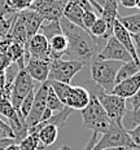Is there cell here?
Masks as SVG:
<instances>
[{
    "label": "cell",
    "mask_w": 140,
    "mask_h": 150,
    "mask_svg": "<svg viewBox=\"0 0 140 150\" xmlns=\"http://www.w3.org/2000/svg\"><path fill=\"white\" fill-rule=\"evenodd\" d=\"M60 25L62 34L68 39V49L65 56H68L69 60L80 61L85 65L91 64V61L97 57V40L87 30L69 22L64 17L60 18Z\"/></svg>",
    "instance_id": "cell-1"
},
{
    "label": "cell",
    "mask_w": 140,
    "mask_h": 150,
    "mask_svg": "<svg viewBox=\"0 0 140 150\" xmlns=\"http://www.w3.org/2000/svg\"><path fill=\"white\" fill-rule=\"evenodd\" d=\"M90 93L96 96V98L99 100L100 105L107 112L108 118L112 122H117V123L122 124V118L124 112L127 110V102L126 98L119 97L113 93H107L104 89H101L97 84L95 83H88V86L85 87Z\"/></svg>",
    "instance_id": "cell-2"
},
{
    "label": "cell",
    "mask_w": 140,
    "mask_h": 150,
    "mask_svg": "<svg viewBox=\"0 0 140 150\" xmlns=\"http://www.w3.org/2000/svg\"><path fill=\"white\" fill-rule=\"evenodd\" d=\"M91 79L107 93H110L116 86V75L122 62L95 58L91 61Z\"/></svg>",
    "instance_id": "cell-3"
},
{
    "label": "cell",
    "mask_w": 140,
    "mask_h": 150,
    "mask_svg": "<svg viewBox=\"0 0 140 150\" xmlns=\"http://www.w3.org/2000/svg\"><path fill=\"white\" fill-rule=\"evenodd\" d=\"M83 119V127L91 129L92 132H96L99 135H102L107 132V129L110 126V119L108 118L107 112L100 105L99 100L96 98L95 95L90 93V102L85 109L80 110Z\"/></svg>",
    "instance_id": "cell-4"
},
{
    "label": "cell",
    "mask_w": 140,
    "mask_h": 150,
    "mask_svg": "<svg viewBox=\"0 0 140 150\" xmlns=\"http://www.w3.org/2000/svg\"><path fill=\"white\" fill-rule=\"evenodd\" d=\"M135 146L136 145L132 142L129 132L124 129L122 124L110 122L107 132L102 133L92 150H102L107 148H135Z\"/></svg>",
    "instance_id": "cell-5"
},
{
    "label": "cell",
    "mask_w": 140,
    "mask_h": 150,
    "mask_svg": "<svg viewBox=\"0 0 140 150\" xmlns=\"http://www.w3.org/2000/svg\"><path fill=\"white\" fill-rule=\"evenodd\" d=\"M85 64L75 60H58L51 61V67H49V74L47 80H56V82L70 84L73 78L83 69Z\"/></svg>",
    "instance_id": "cell-6"
},
{
    "label": "cell",
    "mask_w": 140,
    "mask_h": 150,
    "mask_svg": "<svg viewBox=\"0 0 140 150\" xmlns=\"http://www.w3.org/2000/svg\"><path fill=\"white\" fill-rule=\"evenodd\" d=\"M34 89V80L26 71V69L20 67L17 70V74L14 76L13 86L11 92V102L16 110L20 109V105L22 100Z\"/></svg>",
    "instance_id": "cell-7"
},
{
    "label": "cell",
    "mask_w": 140,
    "mask_h": 150,
    "mask_svg": "<svg viewBox=\"0 0 140 150\" xmlns=\"http://www.w3.org/2000/svg\"><path fill=\"white\" fill-rule=\"evenodd\" d=\"M68 1L69 0H34L29 9L39 13L44 21H60Z\"/></svg>",
    "instance_id": "cell-8"
},
{
    "label": "cell",
    "mask_w": 140,
    "mask_h": 150,
    "mask_svg": "<svg viewBox=\"0 0 140 150\" xmlns=\"http://www.w3.org/2000/svg\"><path fill=\"white\" fill-rule=\"evenodd\" d=\"M96 58H99V60H109V61H119V62H129L132 60V57L126 51V48L113 35L108 38L107 44L104 45L101 52L97 53Z\"/></svg>",
    "instance_id": "cell-9"
},
{
    "label": "cell",
    "mask_w": 140,
    "mask_h": 150,
    "mask_svg": "<svg viewBox=\"0 0 140 150\" xmlns=\"http://www.w3.org/2000/svg\"><path fill=\"white\" fill-rule=\"evenodd\" d=\"M48 87L49 84L48 82L42 83V86L39 87V89L35 92V96H34V102L33 106H31V110L29 112V115L26 117V126L27 128H33L34 126L40 122V118H42V114L45 109V100H47V92H48Z\"/></svg>",
    "instance_id": "cell-10"
},
{
    "label": "cell",
    "mask_w": 140,
    "mask_h": 150,
    "mask_svg": "<svg viewBox=\"0 0 140 150\" xmlns=\"http://www.w3.org/2000/svg\"><path fill=\"white\" fill-rule=\"evenodd\" d=\"M26 58H38L49 60V43L42 34H35L25 44V60Z\"/></svg>",
    "instance_id": "cell-11"
},
{
    "label": "cell",
    "mask_w": 140,
    "mask_h": 150,
    "mask_svg": "<svg viewBox=\"0 0 140 150\" xmlns=\"http://www.w3.org/2000/svg\"><path fill=\"white\" fill-rule=\"evenodd\" d=\"M51 61L48 60H38V58H26L25 60V69L33 78L34 82L44 83L48 79Z\"/></svg>",
    "instance_id": "cell-12"
},
{
    "label": "cell",
    "mask_w": 140,
    "mask_h": 150,
    "mask_svg": "<svg viewBox=\"0 0 140 150\" xmlns=\"http://www.w3.org/2000/svg\"><path fill=\"white\" fill-rule=\"evenodd\" d=\"M90 102V92L82 86H70L65 106L73 110H82Z\"/></svg>",
    "instance_id": "cell-13"
},
{
    "label": "cell",
    "mask_w": 140,
    "mask_h": 150,
    "mask_svg": "<svg viewBox=\"0 0 140 150\" xmlns=\"http://www.w3.org/2000/svg\"><path fill=\"white\" fill-rule=\"evenodd\" d=\"M112 35L116 38L118 42L126 48V51L130 53V56L132 57L134 61H140L139 54L135 49V45H134L131 33H129V31L124 29V27L122 26V23H121L118 20H116L114 23H113V27H112Z\"/></svg>",
    "instance_id": "cell-14"
},
{
    "label": "cell",
    "mask_w": 140,
    "mask_h": 150,
    "mask_svg": "<svg viewBox=\"0 0 140 150\" xmlns=\"http://www.w3.org/2000/svg\"><path fill=\"white\" fill-rule=\"evenodd\" d=\"M139 88H140V71H138V73L135 75H132V76L122 80V82L117 83L110 93L127 100V98L132 97Z\"/></svg>",
    "instance_id": "cell-15"
},
{
    "label": "cell",
    "mask_w": 140,
    "mask_h": 150,
    "mask_svg": "<svg viewBox=\"0 0 140 150\" xmlns=\"http://www.w3.org/2000/svg\"><path fill=\"white\" fill-rule=\"evenodd\" d=\"M18 17L21 18V21H22V23L25 26V30H26V34H27V40L31 36H34L35 34L39 33L40 25L44 22V18L42 16L34 11H30V9L20 12Z\"/></svg>",
    "instance_id": "cell-16"
},
{
    "label": "cell",
    "mask_w": 140,
    "mask_h": 150,
    "mask_svg": "<svg viewBox=\"0 0 140 150\" xmlns=\"http://www.w3.org/2000/svg\"><path fill=\"white\" fill-rule=\"evenodd\" d=\"M49 43V60L55 61L62 58V56L66 53L68 49V39L64 34L55 35L52 39L48 40Z\"/></svg>",
    "instance_id": "cell-17"
},
{
    "label": "cell",
    "mask_w": 140,
    "mask_h": 150,
    "mask_svg": "<svg viewBox=\"0 0 140 150\" xmlns=\"http://www.w3.org/2000/svg\"><path fill=\"white\" fill-rule=\"evenodd\" d=\"M39 136V150H43L53 145L58 136V128L53 124H45L38 132Z\"/></svg>",
    "instance_id": "cell-18"
},
{
    "label": "cell",
    "mask_w": 140,
    "mask_h": 150,
    "mask_svg": "<svg viewBox=\"0 0 140 150\" xmlns=\"http://www.w3.org/2000/svg\"><path fill=\"white\" fill-rule=\"evenodd\" d=\"M118 0H105L104 5L101 9V18L107 22L108 30L112 34V27H113L114 21L118 17Z\"/></svg>",
    "instance_id": "cell-19"
},
{
    "label": "cell",
    "mask_w": 140,
    "mask_h": 150,
    "mask_svg": "<svg viewBox=\"0 0 140 150\" xmlns=\"http://www.w3.org/2000/svg\"><path fill=\"white\" fill-rule=\"evenodd\" d=\"M83 9L77 5L73 1H68L66 5L64 8V12H62V17L65 20H68L69 22L77 25V26L82 27L83 29V23H82V16H83Z\"/></svg>",
    "instance_id": "cell-20"
},
{
    "label": "cell",
    "mask_w": 140,
    "mask_h": 150,
    "mask_svg": "<svg viewBox=\"0 0 140 150\" xmlns=\"http://www.w3.org/2000/svg\"><path fill=\"white\" fill-rule=\"evenodd\" d=\"M34 0H4L0 9L3 14H16L30 8Z\"/></svg>",
    "instance_id": "cell-21"
},
{
    "label": "cell",
    "mask_w": 140,
    "mask_h": 150,
    "mask_svg": "<svg viewBox=\"0 0 140 150\" xmlns=\"http://www.w3.org/2000/svg\"><path fill=\"white\" fill-rule=\"evenodd\" d=\"M138 71H140V61H129V62H122L119 70L116 75V84L127 79V78L135 75Z\"/></svg>",
    "instance_id": "cell-22"
},
{
    "label": "cell",
    "mask_w": 140,
    "mask_h": 150,
    "mask_svg": "<svg viewBox=\"0 0 140 150\" xmlns=\"http://www.w3.org/2000/svg\"><path fill=\"white\" fill-rule=\"evenodd\" d=\"M5 54L9 57V60L12 61V64H16L20 67L25 66V45L20 44V43L13 42L11 47L8 48V51Z\"/></svg>",
    "instance_id": "cell-23"
},
{
    "label": "cell",
    "mask_w": 140,
    "mask_h": 150,
    "mask_svg": "<svg viewBox=\"0 0 140 150\" xmlns=\"http://www.w3.org/2000/svg\"><path fill=\"white\" fill-rule=\"evenodd\" d=\"M8 36H11L12 40L16 43H20V44H23V45L26 44L27 34H26V30H25L22 21H21V18L18 17V14H17V17H16L13 25H12L11 30H9Z\"/></svg>",
    "instance_id": "cell-24"
},
{
    "label": "cell",
    "mask_w": 140,
    "mask_h": 150,
    "mask_svg": "<svg viewBox=\"0 0 140 150\" xmlns=\"http://www.w3.org/2000/svg\"><path fill=\"white\" fill-rule=\"evenodd\" d=\"M39 34H42L47 40L52 39L55 35H60V34H62L60 21H45V22H43L39 27Z\"/></svg>",
    "instance_id": "cell-25"
},
{
    "label": "cell",
    "mask_w": 140,
    "mask_h": 150,
    "mask_svg": "<svg viewBox=\"0 0 140 150\" xmlns=\"http://www.w3.org/2000/svg\"><path fill=\"white\" fill-rule=\"evenodd\" d=\"M117 20L122 23V26L129 33H131V34L140 33V13L127 16V17H119L118 16Z\"/></svg>",
    "instance_id": "cell-26"
},
{
    "label": "cell",
    "mask_w": 140,
    "mask_h": 150,
    "mask_svg": "<svg viewBox=\"0 0 140 150\" xmlns=\"http://www.w3.org/2000/svg\"><path fill=\"white\" fill-rule=\"evenodd\" d=\"M140 124V108L136 110H126L122 118V126L126 131H130L132 128Z\"/></svg>",
    "instance_id": "cell-27"
},
{
    "label": "cell",
    "mask_w": 140,
    "mask_h": 150,
    "mask_svg": "<svg viewBox=\"0 0 140 150\" xmlns=\"http://www.w3.org/2000/svg\"><path fill=\"white\" fill-rule=\"evenodd\" d=\"M71 112H73V109L65 106L62 110L57 111V112H53V114H52V117L49 118L47 122H43V123L53 124V126H56L57 128L58 127H64L65 123H66V120H68V118H69V115L71 114Z\"/></svg>",
    "instance_id": "cell-28"
},
{
    "label": "cell",
    "mask_w": 140,
    "mask_h": 150,
    "mask_svg": "<svg viewBox=\"0 0 140 150\" xmlns=\"http://www.w3.org/2000/svg\"><path fill=\"white\" fill-rule=\"evenodd\" d=\"M88 33L91 34L95 39H97V38H109L112 35V34L109 33V30H108L107 22H105L101 17H97L96 22L91 26V29L88 30Z\"/></svg>",
    "instance_id": "cell-29"
},
{
    "label": "cell",
    "mask_w": 140,
    "mask_h": 150,
    "mask_svg": "<svg viewBox=\"0 0 140 150\" xmlns=\"http://www.w3.org/2000/svg\"><path fill=\"white\" fill-rule=\"evenodd\" d=\"M20 150H39V136L35 132L27 133L26 137H23L18 142Z\"/></svg>",
    "instance_id": "cell-30"
},
{
    "label": "cell",
    "mask_w": 140,
    "mask_h": 150,
    "mask_svg": "<svg viewBox=\"0 0 140 150\" xmlns=\"http://www.w3.org/2000/svg\"><path fill=\"white\" fill-rule=\"evenodd\" d=\"M48 84L51 86V88L53 89V92L56 93L58 98L61 100V102L65 105V101H66L68 93H69L70 86L71 84H66V83H61V82H56V80H47Z\"/></svg>",
    "instance_id": "cell-31"
},
{
    "label": "cell",
    "mask_w": 140,
    "mask_h": 150,
    "mask_svg": "<svg viewBox=\"0 0 140 150\" xmlns=\"http://www.w3.org/2000/svg\"><path fill=\"white\" fill-rule=\"evenodd\" d=\"M45 108H48L49 110H52L53 112H57V111H60L65 108V105L62 104L61 100L56 96V93L53 92V89L51 88V86L48 87V92H47Z\"/></svg>",
    "instance_id": "cell-32"
},
{
    "label": "cell",
    "mask_w": 140,
    "mask_h": 150,
    "mask_svg": "<svg viewBox=\"0 0 140 150\" xmlns=\"http://www.w3.org/2000/svg\"><path fill=\"white\" fill-rule=\"evenodd\" d=\"M0 115L8 118V119H12L13 117L17 115V110L13 108L11 100L7 98V97L0 98Z\"/></svg>",
    "instance_id": "cell-33"
},
{
    "label": "cell",
    "mask_w": 140,
    "mask_h": 150,
    "mask_svg": "<svg viewBox=\"0 0 140 150\" xmlns=\"http://www.w3.org/2000/svg\"><path fill=\"white\" fill-rule=\"evenodd\" d=\"M17 14L18 13L13 14L11 18H5V14H3L1 12H0V39L8 35V33H9V30H11Z\"/></svg>",
    "instance_id": "cell-34"
},
{
    "label": "cell",
    "mask_w": 140,
    "mask_h": 150,
    "mask_svg": "<svg viewBox=\"0 0 140 150\" xmlns=\"http://www.w3.org/2000/svg\"><path fill=\"white\" fill-rule=\"evenodd\" d=\"M34 96H35V92H34V89H33L29 95L22 100V102H21V105H20L18 112L22 115L23 119H26V117L29 115V112L31 110V106H33V102H34Z\"/></svg>",
    "instance_id": "cell-35"
},
{
    "label": "cell",
    "mask_w": 140,
    "mask_h": 150,
    "mask_svg": "<svg viewBox=\"0 0 140 150\" xmlns=\"http://www.w3.org/2000/svg\"><path fill=\"white\" fill-rule=\"evenodd\" d=\"M97 20V16L93 11H85L83 12V16H82V23H83V29L88 31L91 29V26L96 22Z\"/></svg>",
    "instance_id": "cell-36"
},
{
    "label": "cell",
    "mask_w": 140,
    "mask_h": 150,
    "mask_svg": "<svg viewBox=\"0 0 140 150\" xmlns=\"http://www.w3.org/2000/svg\"><path fill=\"white\" fill-rule=\"evenodd\" d=\"M127 132H129L130 137H131L132 142L135 144L136 146H140V124L136 126L135 128H132V129L127 131Z\"/></svg>",
    "instance_id": "cell-37"
},
{
    "label": "cell",
    "mask_w": 140,
    "mask_h": 150,
    "mask_svg": "<svg viewBox=\"0 0 140 150\" xmlns=\"http://www.w3.org/2000/svg\"><path fill=\"white\" fill-rule=\"evenodd\" d=\"M13 43V40H12L11 36H4L0 39V53H7L8 48L11 47V44Z\"/></svg>",
    "instance_id": "cell-38"
},
{
    "label": "cell",
    "mask_w": 140,
    "mask_h": 150,
    "mask_svg": "<svg viewBox=\"0 0 140 150\" xmlns=\"http://www.w3.org/2000/svg\"><path fill=\"white\" fill-rule=\"evenodd\" d=\"M11 65H13V64L9 60L8 56L5 53H0V71H5Z\"/></svg>",
    "instance_id": "cell-39"
},
{
    "label": "cell",
    "mask_w": 140,
    "mask_h": 150,
    "mask_svg": "<svg viewBox=\"0 0 140 150\" xmlns=\"http://www.w3.org/2000/svg\"><path fill=\"white\" fill-rule=\"evenodd\" d=\"M130 106H131L130 110H136L138 108H140V88L136 91L132 97H130Z\"/></svg>",
    "instance_id": "cell-40"
},
{
    "label": "cell",
    "mask_w": 140,
    "mask_h": 150,
    "mask_svg": "<svg viewBox=\"0 0 140 150\" xmlns=\"http://www.w3.org/2000/svg\"><path fill=\"white\" fill-rule=\"evenodd\" d=\"M13 144H18L14 137H3L0 139V150H5L8 146L13 145Z\"/></svg>",
    "instance_id": "cell-41"
},
{
    "label": "cell",
    "mask_w": 140,
    "mask_h": 150,
    "mask_svg": "<svg viewBox=\"0 0 140 150\" xmlns=\"http://www.w3.org/2000/svg\"><path fill=\"white\" fill-rule=\"evenodd\" d=\"M69 1L75 3L77 5H79L83 11H93V7L91 5V3L88 0H69Z\"/></svg>",
    "instance_id": "cell-42"
},
{
    "label": "cell",
    "mask_w": 140,
    "mask_h": 150,
    "mask_svg": "<svg viewBox=\"0 0 140 150\" xmlns=\"http://www.w3.org/2000/svg\"><path fill=\"white\" fill-rule=\"evenodd\" d=\"M97 136H99V133L92 132V136L90 137L88 142L86 144V146H85V148H83V150H92V148H93V146H95V144L97 142Z\"/></svg>",
    "instance_id": "cell-43"
},
{
    "label": "cell",
    "mask_w": 140,
    "mask_h": 150,
    "mask_svg": "<svg viewBox=\"0 0 140 150\" xmlns=\"http://www.w3.org/2000/svg\"><path fill=\"white\" fill-rule=\"evenodd\" d=\"M119 4H122L124 8H136L138 0H118Z\"/></svg>",
    "instance_id": "cell-44"
},
{
    "label": "cell",
    "mask_w": 140,
    "mask_h": 150,
    "mask_svg": "<svg viewBox=\"0 0 140 150\" xmlns=\"http://www.w3.org/2000/svg\"><path fill=\"white\" fill-rule=\"evenodd\" d=\"M131 38H132V42H134V45H135L136 52H138V54H139L140 53V33L131 34Z\"/></svg>",
    "instance_id": "cell-45"
},
{
    "label": "cell",
    "mask_w": 140,
    "mask_h": 150,
    "mask_svg": "<svg viewBox=\"0 0 140 150\" xmlns=\"http://www.w3.org/2000/svg\"><path fill=\"white\" fill-rule=\"evenodd\" d=\"M90 3H91V5L93 8L97 9L99 13H101V9H102V5H104L105 0H88Z\"/></svg>",
    "instance_id": "cell-46"
},
{
    "label": "cell",
    "mask_w": 140,
    "mask_h": 150,
    "mask_svg": "<svg viewBox=\"0 0 140 150\" xmlns=\"http://www.w3.org/2000/svg\"><path fill=\"white\" fill-rule=\"evenodd\" d=\"M52 114H53V111L49 110L48 108H45L44 111H43V114H42V118H40V122H47L49 118L52 117Z\"/></svg>",
    "instance_id": "cell-47"
},
{
    "label": "cell",
    "mask_w": 140,
    "mask_h": 150,
    "mask_svg": "<svg viewBox=\"0 0 140 150\" xmlns=\"http://www.w3.org/2000/svg\"><path fill=\"white\" fill-rule=\"evenodd\" d=\"M0 128H3V129H5V131H8L9 133H11L12 136H13V132H12V129H11V127H9V124L8 123H5L4 120L0 118Z\"/></svg>",
    "instance_id": "cell-48"
},
{
    "label": "cell",
    "mask_w": 140,
    "mask_h": 150,
    "mask_svg": "<svg viewBox=\"0 0 140 150\" xmlns=\"http://www.w3.org/2000/svg\"><path fill=\"white\" fill-rule=\"evenodd\" d=\"M3 137H13L11 135V133L8 132V131L3 129V128H0V139H3Z\"/></svg>",
    "instance_id": "cell-49"
},
{
    "label": "cell",
    "mask_w": 140,
    "mask_h": 150,
    "mask_svg": "<svg viewBox=\"0 0 140 150\" xmlns=\"http://www.w3.org/2000/svg\"><path fill=\"white\" fill-rule=\"evenodd\" d=\"M134 148H107L102 150H132Z\"/></svg>",
    "instance_id": "cell-50"
},
{
    "label": "cell",
    "mask_w": 140,
    "mask_h": 150,
    "mask_svg": "<svg viewBox=\"0 0 140 150\" xmlns=\"http://www.w3.org/2000/svg\"><path fill=\"white\" fill-rule=\"evenodd\" d=\"M5 150H20V146H18V144H13V145L8 146Z\"/></svg>",
    "instance_id": "cell-51"
},
{
    "label": "cell",
    "mask_w": 140,
    "mask_h": 150,
    "mask_svg": "<svg viewBox=\"0 0 140 150\" xmlns=\"http://www.w3.org/2000/svg\"><path fill=\"white\" fill-rule=\"evenodd\" d=\"M57 150H70V148L68 145H64V146H61L60 149H57Z\"/></svg>",
    "instance_id": "cell-52"
},
{
    "label": "cell",
    "mask_w": 140,
    "mask_h": 150,
    "mask_svg": "<svg viewBox=\"0 0 140 150\" xmlns=\"http://www.w3.org/2000/svg\"><path fill=\"white\" fill-rule=\"evenodd\" d=\"M136 8L140 9V0H138V4H136Z\"/></svg>",
    "instance_id": "cell-53"
},
{
    "label": "cell",
    "mask_w": 140,
    "mask_h": 150,
    "mask_svg": "<svg viewBox=\"0 0 140 150\" xmlns=\"http://www.w3.org/2000/svg\"><path fill=\"white\" fill-rule=\"evenodd\" d=\"M132 150H140V146H135V148H134Z\"/></svg>",
    "instance_id": "cell-54"
}]
</instances>
